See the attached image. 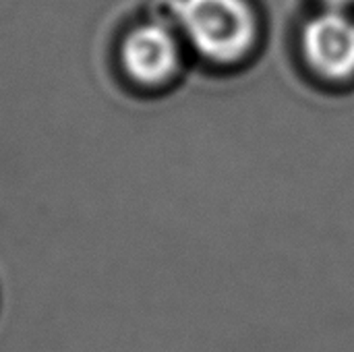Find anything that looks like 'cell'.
Listing matches in <instances>:
<instances>
[{"instance_id":"obj_3","label":"cell","mask_w":354,"mask_h":352,"mask_svg":"<svg viewBox=\"0 0 354 352\" xmlns=\"http://www.w3.org/2000/svg\"><path fill=\"white\" fill-rule=\"evenodd\" d=\"M307 62L328 79L354 75V21L342 10H326L313 17L303 31Z\"/></svg>"},{"instance_id":"obj_1","label":"cell","mask_w":354,"mask_h":352,"mask_svg":"<svg viewBox=\"0 0 354 352\" xmlns=\"http://www.w3.org/2000/svg\"><path fill=\"white\" fill-rule=\"evenodd\" d=\"M172 12L187 41L212 62H234L255 41V17L247 0H176Z\"/></svg>"},{"instance_id":"obj_4","label":"cell","mask_w":354,"mask_h":352,"mask_svg":"<svg viewBox=\"0 0 354 352\" xmlns=\"http://www.w3.org/2000/svg\"><path fill=\"white\" fill-rule=\"evenodd\" d=\"M326 4H328V8L330 10H342L346 4H351L353 0H324Z\"/></svg>"},{"instance_id":"obj_2","label":"cell","mask_w":354,"mask_h":352,"mask_svg":"<svg viewBox=\"0 0 354 352\" xmlns=\"http://www.w3.org/2000/svg\"><path fill=\"white\" fill-rule=\"evenodd\" d=\"M124 75L141 87L166 85L180 66L176 33L162 21H147L133 27L120 44Z\"/></svg>"}]
</instances>
